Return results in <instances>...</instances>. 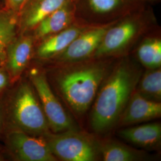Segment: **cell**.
Instances as JSON below:
<instances>
[{"label": "cell", "instance_id": "obj_17", "mask_svg": "<svg viewBox=\"0 0 161 161\" xmlns=\"http://www.w3.org/2000/svg\"><path fill=\"white\" fill-rule=\"evenodd\" d=\"M140 91L142 96H148L156 100H159L161 97V69L147 72L140 84Z\"/></svg>", "mask_w": 161, "mask_h": 161}, {"label": "cell", "instance_id": "obj_14", "mask_svg": "<svg viewBox=\"0 0 161 161\" xmlns=\"http://www.w3.org/2000/svg\"><path fill=\"white\" fill-rule=\"evenodd\" d=\"M81 33L82 29L74 27L59 32L58 34L52 36L42 42L38 49V56L46 58L64 52Z\"/></svg>", "mask_w": 161, "mask_h": 161}, {"label": "cell", "instance_id": "obj_18", "mask_svg": "<svg viewBox=\"0 0 161 161\" xmlns=\"http://www.w3.org/2000/svg\"><path fill=\"white\" fill-rule=\"evenodd\" d=\"M102 153L105 161H132L138 159L137 154L120 144L106 145L102 149Z\"/></svg>", "mask_w": 161, "mask_h": 161}, {"label": "cell", "instance_id": "obj_20", "mask_svg": "<svg viewBox=\"0 0 161 161\" xmlns=\"http://www.w3.org/2000/svg\"><path fill=\"white\" fill-rule=\"evenodd\" d=\"M7 10L17 15L22 12L28 0H5Z\"/></svg>", "mask_w": 161, "mask_h": 161}, {"label": "cell", "instance_id": "obj_4", "mask_svg": "<svg viewBox=\"0 0 161 161\" xmlns=\"http://www.w3.org/2000/svg\"><path fill=\"white\" fill-rule=\"evenodd\" d=\"M52 153L66 161H92L95 151L91 143L74 131L49 136L46 140Z\"/></svg>", "mask_w": 161, "mask_h": 161}, {"label": "cell", "instance_id": "obj_12", "mask_svg": "<svg viewBox=\"0 0 161 161\" xmlns=\"http://www.w3.org/2000/svg\"><path fill=\"white\" fill-rule=\"evenodd\" d=\"M119 136L134 144L142 146H152L160 142L161 126L152 123L121 130Z\"/></svg>", "mask_w": 161, "mask_h": 161}, {"label": "cell", "instance_id": "obj_9", "mask_svg": "<svg viewBox=\"0 0 161 161\" xmlns=\"http://www.w3.org/2000/svg\"><path fill=\"white\" fill-rule=\"evenodd\" d=\"M137 26L131 22L121 23L107 30L96 50V56H102L120 50L136 34Z\"/></svg>", "mask_w": 161, "mask_h": 161}, {"label": "cell", "instance_id": "obj_3", "mask_svg": "<svg viewBox=\"0 0 161 161\" xmlns=\"http://www.w3.org/2000/svg\"><path fill=\"white\" fill-rule=\"evenodd\" d=\"M16 123L24 132L46 134L48 122L31 87L23 84L18 90L13 109Z\"/></svg>", "mask_w": 161, "mask_h": 161}, {"label": "cell", "instance_id": "obj_21", "mask_svg": "<svg viewBox=\"0 0 161 161\" xmlns=\"http://www.w3.org/2000/svg\"><path fill=\"white\" fill-rule=\"evenodd\" d=\"M8 82V78L6 73L0 70V90L4 88L7 84Z\"/></svg>", "mask_w": 161, "mask_h": 161}, {"label": "cell", "instance_id": "obj_1", "mask_svg": "<svg viewBox=\"0 0 161 161\" xmlns=\"http://www.w3.org/2000/svg\"><path fill=\"white\" fill-rule=\"evenodd\" d=\"M139 79V74L127 64L114 70L98 94L94 104L91 125L96 132L112 127L125 109Z\"/></svg>", "mask_w": 161, "mask_h": 161}, {"label": "cell", "instance_id": "obj_6", "mask_svg": "<svg viewBox=\"0 0 161 161\" xmlns=\"http://www.w3.org/2000/svg\"><path fill=\"white\" fill-rule=\"evenodd\" d=\"M10 147L19 160L54 161L46 140L29 136L22 130L14 131L9 136Z\"/></svg>", "mask_w": 161, "mask_h": 161}, {"label": "cell", "instance_id": "obj_5", "mask_svg": "<svg viewBox=\"0 0 161 161\" xmlns=\"http://www.w3.org/2000/svg\"><path fill=\"white\" fill-rule=\"evenodd\" d=\"M32 80L40 98L48 125L52 130L56 133L74 131L73 122L54 95L46 77L43 75H35Z\"/></svg>", "mask_w": 161, "mask_h": 161}, {"label": "cell", "instance_id": "obj_11", "mask_svg": "<svg viewBox=\"0 0 161 161\" xmlns=\"http://www.w3.org/2000/svg\"><path fill=\"white\" fill-rule=\"evenodd\" d=\"M69 0H35L22 14L21 23L25 28L36 26L46 17L69 3Z\"/></svg>", "mask_w": 161, "mask_h": 161}, {"label": "cell", "instance_id": "obj_13", "mask_svg": "<svg viewBox=\"0 0 161 161\" xmlns=\"http://www.w3.org/2000/svg\"><path fill=\"white\" fill-rule=\"evenodd\" d=\"M68 4L69 3L53 12L36 26V37L42 38L58 33L69 25L72 19L73 13Z\"/></svg>", "mask_w": 161, "mask_h": 161}, {"label": "cell", "instance_id": "obj_10", "mask_svg": "<svg viewBox=\"0 0 161 161\" xmlns=\"http://www.w3.org/2000/svg\"><path fill=\"white\" fill-rule=\"evenodd\" d=\"M32 49V41L29 37L13 40L8 47L6 54L7 66L13 78L22 74L28 64Z\"/></svg>", "mask_w": 161, "mask_h": 161}, {"label": "cell", "instance_id": "obj_7", "mask_svg": "<svg viewBox=\"0 0 161 161\" xmlns=\"http://www.w3.org/2000/svg\"><path fill=\"white\" fill-rule=\"evenodd\" d=\"M127 106L121 119L123 125L136 124L161 116V103L150 100L140 93L132 96Z\"/></svg>", "mask_w": 161, "mask_h": 161}, {"label": "cell", "instance_id": "obj_16", "mask_svg": "<svg viewBox=\"0 0 161 161\" xmlns=\"http://www.w3.org/2000/svg\"><path fill=\"white\" fill-rule=\"evenodd\" d=\"M138 56L141 62L147 68H159L161 64V40L146 41L138 48Z\"/></svg>", "mask_w": 161, "mask_h": 161}, {"label": "cell", "instance_id": "obj_8", "mask_svg": "<svg viewBox=\"0 0 161 161\" xmlns=\"http://www.w3.org/2000/svg\"><path fill=\"white\" fill-rule=\"evenodd\" d=\"M107 30V28H99L81 33L62 52L60 58L64 61H76L88 57L96 50Z\"/></svg>", "mask_w": 161, "mask_h": 161}, {"label": "cell", "instance_id": "obj_19", "mask_svg": "<svg viewBox=\"0 0 161 161\" xmlns=\"http://www.w3.org/2000/svg\"><path fill=\"white\" fill-rule=\"evenodd\" d=\"M90 4L95 12L100 13L111 12L119 4V0H90Z\"/></svg>", "mask_w": 161, "mask_h": 161}, {"label": "cell", "instance_id": "obj_2", "mask_svg": "<svg viewBox=\"0 0 161 161\" xmlns=\"http://www.w3.org/2000/svg\"><path fill=\"white\" fill-rule=\"evenodd\" d=\"M105 75L106 68L95 64L70 70L60 77V90L76 112L83 114L89 108Z\"/></svg>", "mask_w": 161, "mask_h": 161}, {"label": "cell", "instance_id": "obj_15", "mask_svg": "<svg viewBox=\"0 0 161 161\" xmlns=\"http://www.w3.org/2000/svg\"><path fill=\"white\" fill-rule=\"evenodd\" d=\"M17 15L8 10L0 12V59L6 54L10 44L14 39Z\"/></svg>", "mask_w": 161, "mask_h": 161}]
</instances>
